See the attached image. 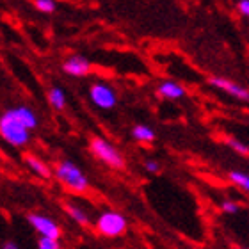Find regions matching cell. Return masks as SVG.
<instances>
[{
	"mask_svg": "<svg viewBox=\"0 0 249 249\" xmlns=\"http://www.w3.org/2000/svg\"><path fill=\"white\" fill-rule=\"evenodd\" d=\"M53 175L57 178L59 182L62 185L70 189L71 192H78V194H82V192L88 191L89 187V180L88 177L82 173V169L78 166H75L73 162L70 160H62L59 162L55 169H53Z\"/></svg>",
	"mask_w": 249,
	"mask_h": 249,
	"instance_id": "1",
	"label": "cell"
},
{
	"mask_svg": "<svg viewBox=\"0 0 249 249\" xmlns=\"http://www.w3.org/2000/svg\"><path fill=\"white\" fill-rule=\"evenodd\" d=\"M0 135L11 146H18V148L25 146L31 139V132L21 123H18L9 110H5L4 114L0 116Z\"/></svg>",
	"mask_w": 249,
	"mask_h": 249,
	"instance_id": "2",
	"label": "cell"
},
{
	"mask_svg": "<svg viewBox=\"0 0 249 249\" xmlns=\"http://www.w3.org/2000/svg\"><path fill=\"white\" fill-rule=\"evenodd\" d=\"M91 151L98 160H102L107 166L114 167V169H123L124 167L123 155L120 153L118 148L110 144L109 141L102 139V137H93L91 139Z\"/></svg>",
	"mask_w": 249,
	"mask_h": 249,
	"instance_id": "3",
	"label": "cell"
},
{
	"mask_svg": "<svg viewBox=\"0 0 249 249\" xmlns=\"http://www.w3.org/2000/svg\"><path fill=\"white\" fill-rule=\"evenodd\" d=\"M126 219L118 212H104L98 217V223H96V228L104 237H121L126 231Z\"/></svg>",
	"mask_w": 249,
	"mask_h": 249,
	"instance_id": "4",
	"label": "cell"
},
{
	"mask_svg": "<svg viewBox=\"0 0 249 249\" xmlns=\"http://www.w3.org/2000/svg\"><path fill=\"white\" fill-rule=\"evenodd\" d=\"M89 98L98 109L109 110L112 107H116L118 104V96H116V91L110 86H107L105 82H96L91 86L89 89Z\"/></svg>",
	"mask_w": 249,
	"mask_h": 249,
	"instance_id": "5",
	"label": "cell"
},
{
	"mask_svg": "<svg viewBox=\"0 0 249 249\" xmlns=\"http://www.w3.org/2000/svg\"><path fill=\"white\" fill-rule=\"evenodd\" d=\"M27 221L45 239H52V240L61 239V228L55 224L53 219L47 217V215H41V213H29Z\"/></svg>",
	"mask_w": 249,
	"mask_h": 249,
	"instance_id": "6",
	"label": "cell"
},
{
	"mask_svg": "<svg viewBox=\"0 0 249 249\" xmlns=\"http://www.w3.org/2000/svg\"><path fill=\"white\" fill-rule=\"evenodd\" d=\"M208 84L213 86V88L221 89V91H224V93L230 94V96L240 100V102H248L249 100L248 89L242 88L240 84L233 82V80H228V78H224V77H212L210 80H208Z\"/></svg>",
	"mask_w": 249,
	"mask_h": 249,
	"instance_id": "7",
	"label": "cell"
},
{
	"mask_svg": "<svg viewBox=\"0 0 249 249\" xmlns=\"http://www.w3.org/2000/svg\"><path fill=\"white\" fill-rule=\"evenodd\" d=\"M62 70H64V73L71 75V77H86L91 71V62L84 55H71L70 59L64 61Z\"/></svg>",
	"mask_w": 249,
	"mask_h": 249,
	"instance_id": "8",
	"label": "cell"
},
{
	"mask_svg": "<svg viewBox=\"0 0 249 249\" xmlns=\"http://www.w3.org/2000/svg\"><path fill=\"white\" fill-rule=\"evenodd\" d=\"M9 112L13 114V118H15L18 123H21L23 126H25L29 132L31 130H34L37 126V116L36 112L32 109H29V107H25V105H20V107H15V109H9Z\"/></svg>",
	"mask_w": 249,
	"mask_h": 249,
	"instance_id": "9",
	"label": "cell"
},
{
	"mask_svg": "<svg viewBox=\"0 0 249 249\" xmlns=\"http://www.w3.org/2000/svg\"><path fill=\"white\" fill-rule=\"evenodd\" d=\"M157 93H159V96H162V98L166 100H180L185 96V89H183V86L175 82V80H164L159 86Z\"/></svg>",
	"mask_w": 249,
	"mask_h": 249,
	"instance_id": "10",
	"label": "cell"
},
{
	"mask_svg": "<svg viewBox=\"0 0 249 249\" xmlns=\"http://www.w3.org/2000/svg\"><path fill=\"white\" fill-rule=\"evenodd\" d=\"M25 164L29 166V169H31L32 173H36L39 178H45V180L52 178V169H50V166H48L47 162H43L39 157L25 155Z\"/></svg>",
	"mask_w": 249,
	"mask_h": 249,
	"instance_id": "11",
	"label": "cell"
},
{
	"mask_svg": "<svg viewBox=\"0 0 249 249\" xmlns=\"http://www.w3.org/2000/svg\"><path fill=\"white\" fill-rule=\"evenodd\" d=\"M132 137L139 142H153L155 141V130L148 124H135L132 128Z\"/></svg>",
	"mask_w": 249,
	"mask_h": 249,
	"instance_id": "12",
	"label": "cell"
},
{
	"mask_svg": "<svg viewBox=\"0 0 249 249\" xmlns=\"http://www.w3.org/2000/svg\"><path fill=\"white\" fill-rule=\"evenodd\" d=\"M64 210H66L68 215H70L75 223L80 224V226H88L89 224V219H88V215H86V212H84L82 208H78L77 205H73V203H64Z\"/></svg>",
	"mask_w": 249,
	"mask_h": 249,
	"instance_id": "13",
	"label": "cell"
},
{
	"mask_svg": "<svg viewBox=\"0 0 249 249\" xmlns=\"http://www.w3.org/2000/svg\"><path fill=\"white\" fill-rule=\"evenodd\" d=\"M48 102H50L53 109L62 110L66 107V94H64V91L61 88H52L50 93H48Z\"/></svg>",
	"mask_w": 249,
	"mask_h": 249,
	"instance_id": "14",
	"label": "cell"
},
{
	"mask_svg": "<svg viewBox=\"0 0 249 249\" xmlns=\"http://www.w3.org/2000/svg\"><path fill=\"white\" fill-rule=\"evenodd\" d=\"M228 178H230V182L233 183V185H237L239 189H242V191L248 192V189H249L248 173H244V171H230Z\"/></svg>",
	"mask_w": 249,
	"mask_h": 249,
	"instance_id": "15",
	"label": "cell"
},
{
	"mask_svg": "<svg viewBox=\"0 0 249 249\" xmlns=\"http://www.w3.org/2000/svg\"><path fill=\"white\" fill-rule=\"evenodd\" d=\"M226 142H228L230 148H231L233 151H237L239 155L248 157L249 148H248V144H244V142H242V141H239V139H235V137H231V139H226Z\"/></svg>",
	"mask_w": 249,
	"mask_h": 249,
	"instance_id": "16",
	"label": "cell"
},
{
	"mask_svg": "<svg viewBox=\"0 0 249 249\" xmlns=\"http://www.w3.org/2000/svg\"><path fill=\"white\" fill-rule=\"evenodd\" d=\"M34 5H36L37 11L47 13V15L55 11V0H34Z\"/></svg>",
	"mask_w": 249,
	"mask_h": 249,
	"instance_id": "17",
	"label": "cell"
},
{
	"mask_svg": "<svg viewBox=\"0 0 249 249\" xmlns=\"http://www.w3.org/2000/svg\"><path fill=\"white\" fill-rule=\"evenodd\" d=\"M37 249H61V248H59L57 240L45 239V237H41V239L37 240Z\"/></svg>",
	"mask_w": 249,
	"mask_h": 249,
	"instance_id": "18",
	"label": "cell"
},
{
	"mask_svg": "<svg viewBox=\"0 0 249 249\" xmlns=\"http://www.w3.org/2000/svg\"><path fill=\"white\" fill-rule=\"evenodd\" d=\"M221 210H223L224 213H237L240 210V205L235 201H223Z\"/></svg>",
	"mask_w": 249,
	"mask_h": 249,
	"instance_id": "19",
	"label": "cell"
},
{
	"mask_svg": "<svg viewBox=\"0 0 249 249\" xmlns=\"http://www.w3.org/2000/svg\"><path fill=\"white\" fill-rule=\"evenodd\" d=\"M144 169L148 173H151V175H157V173H160L162 167L157 160H146L144 162Z\"/></svg>",
	"mask_w": 249,
	"mask_h": 249,
	"instance_id": "20",
	"label": "cell"
},
{
	"mask_svg": "<svg viewBox=\"0 0 249 249\" xmlns=\"http://www.w3.org/2000/svg\"><path fill=\"white\" fill-rule=\"evenodd\" d=\"M237 9L242 16H249V0H240L237 4Z\"/></svg>",
	"mask_w": 249,
	"mask_h": 249,
	"instance_id": "21",
	"label": "cell"
},
{
	"mask_svg": "<svg viewBox=\"0 0 249 249\" xmlns=\"http://www.w3.org/2000/svg\"><path fill=\"white\" fill-rule=\"evenodd\" d=\"M2 249H20V248H18V246H16L15 242H13V240H7V242H5V244L2 246Z\"/></svg>",
	"mask_w": 249,
	"mask_h": 249,
	"instance_id": "22",
	"label": "cell"
},
{
	"mask_svg": "<svg viewBox=\"0 0 249 249\" xmlns=\"http://www.w3.org/2000/svg\"><path fill=\"white\" fill-rule=\"evenodd\" d=\"M242 249H244V248H242Z\"/></svg>",
	"mask_w": 249,
	"mask_h": 249,
	"instance_id": "23",
	"label": "cell"
}]
</instances>
